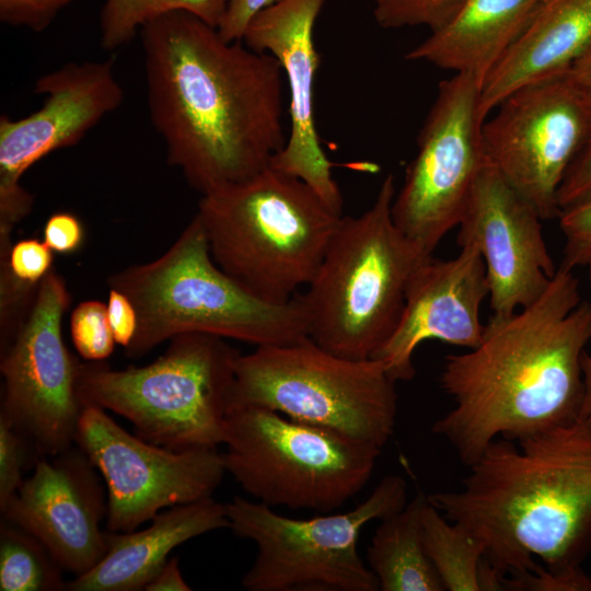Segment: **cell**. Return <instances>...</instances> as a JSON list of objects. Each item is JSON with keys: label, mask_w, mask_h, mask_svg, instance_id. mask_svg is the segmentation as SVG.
<instances>
[{"label": "cell", "mask_w": 591, "mask_h": 591, "mask_svg": "<svg viewBox=\"0 0 591 591\" xmlns=\"http://www.w3.org/2000/svg\"><path fill=\"white\" fill-rule=\"evenodd\" d=\"M427 501V496L419 491L376 528L367 559L380 590H445L424 544L421 513Z\"/></svg>", "instance_id": "603a6c76"}, {"label": "cell", "mask_w": 591, "mask_h": 591, "mask_svg": "<svg viewBox=\"0 0 591 591\" xmlns=\"http://www.w3.org/2000/svg\"><path fill=\"white\" fill-rule=\"evenodd\" d=\"M488 296L485 263L476 247L462 246L451 259L426 258L412 275L394 332L372 358L398 382L414 378V352L426 340L475 348L484 334L479 314Z\"/></svg>", "instance_id": "d6986e66"}, {"label": "cell", "mask_w": 591, "mask_h": 591, "mask_svg": "<svg viewBox=\"0 0 591 591\" xmlns=\"http://www.w3.org/2000/svg\"><path fill=\"white\" fill-rule=\"evenodd\" d=\"M106 308L115 341L126 349L138 329L136 308L128 297L114 288H109Z\"/></svg>", "instance_id": "e575fe53"}, {"label": "cell", "mask_w": 591, "mask_h": 591, "mask_svg": "<svg viewBox=\"0 0 591 591\" xmlns=\"http://www.w3.org/2000/svg\"><path fill=\"white\" fill-rule=\"evenodd\" d=\"M546 0H464L453 16L406 55L483 83Z\"/></svg>", "instance_id": "7402d4cb"}, {"label": "cell", "mask_w": 591, "mask_h": 591, "mask_svg": "<svg viewBox=\"0 0 591 591\" xmlns=\"http://www.w3.org/2000/svg\"><path fill=\"white\" fill-rule=\"evenodd\" d=\"M30 477L1 511L7 520L39 540L65 571L76 577L106 552L107 494L97 468L76 444L39 457Z\"/></svg>", "instance_id": "ac0fdd59"}, {"label": "cell", "mask_w": 591, "mask_h": 591, "mask_svg": "<svg viewBox=\"0 0 591 591\" xmlns=\"http://www.w3.org/2000/svg\"><path fill=\"white\" fill-rule=\"evenodd\" d=\"M406 505V482L387 475L354 509L310 519L277 513L256 500L225 503L229 529L256 546L242 578L248 591H376L379 581L364 565L358 541L362 529Z\"/></svg>", "instance_id": "30bf717a"}, {"label": "cell", "mask_w": 591, "mask_h": 591, "mask_svg": "<svg viewBox=\"0 0 591 591\" xmlns=\"http://www.w3.org/2000/svg\"><path fill=\"white\" fill-rule=\"evenodd\" d=\"M590 200L591 139L569 167L557 195V202L560 211Z\"/></svg>", "instance_id": "836d02e7"}, {"label": "cell", "mask_w": 591, "mask_h": 591, "mask_svg": "<svg viewBox=\"0 0 591 591\" xmlns=\"http://www.w3.org/2000/svg\"><path fill=\"white\" fill-rule=\"evenodd\" d=\"M34 92L45 96L28 116L0 117V204L27 201L32 194L21 178L56 150L76 146L123 103L114 59L67 62L40 76Z\"/></svg>", "instance_id": "2e32d148"}, {"label": "cell", "mask_w": 591, "mask_h": 591, "mask_svg": "<svg viewBox=\"0 0 591 591\" xmlns=\"http://www.w3.org/2000/svg\"><path fill=\"white\" fill-rule=\"evenodd\" d=\"M72 344L86 361H104L115 348V338L108 322L104 302L86 300L80 302L70 316Z\"/></svg>", "instance_id": "4316f807"}, {"label": "cell", "mask_w": 591, "mask_h": 591, "mask_svg": "<svg viewBox=\"0 0 591 591\" xmlns=\"http://www.w3.org/2000/svg\"><path fill=\"white\" fill-rule=\"evenodd\" d=\"M393 174L383 179L372 205L340 218L323 259L299 294L308 336L348 359L372 358L394 332L406 290L426 256L392 218Z\"/></svg>", "instance_id": "8992f818"}, {"label": "cell", "mask_w": 591, "mask_h": 591, "mask_svg": "<svg viewBox=\"0 0 591 591\" xmlns=\"http://www.w3.org/2000/svg\"><path fill=\"white\" fill-rule=\"evenodd\" d=\"M571 80L591 101V45L567 70Z\"/></svg>", "instance_id": "74e56055"}, {"label": "cell", "mask_w": 591, "mask_h": 591, "mask_svg": "<svg viewBox=\"0 0 591 591\" xmlns=\"http://www.w3.org/2000/svg\"><path fill=\"white\" fill-rule=\"evenodd\" d=\"M373 15L384 28L427 26L441 27L459 10L464 0H372Z\"/></svg>", "instance_id": "83f0119b"}, {"label": "cell", "mask_w": 591, "mask_h": 591, "mask_svg": "<svg viewBox=\"0 0 591 591\" xmlns=\"http://www.w3.org/2000/svg\"><path fill=\"white\" fill-rule=\"evenodd\" d=\"M85 231L81 220L68 211L49 216L43 228V241L57 254L78 252L84 243Z\"/></svg>", "instance_id": "d6a6232c"}, {"label": "cell", "mask_w": 591, "mask_h": 591, "mask_svg": "<svg viewBox=\"0 0 591 591\" xmlns=\"http://www.w3.org/2000/svg\"><path fill=\"white\" fill-rule=\"evenodd\" d=\"M421 524L427 555L444 589L482 591V543L464 528L449 521L429 500L421 513Z\"/></svg>", "instance_id": "cb8c5ba5"}, {"label": "cell", "mask_w": 591, "mask_h": 591, "mask_svg": "<svg viewBox=\"0 0 591 591\" xmlns=\"http://www.w3.org/2000/svg\"><path fill=\"white\" fill-rule=\"evenodd\" d=\"M74 0H0V21L32 32L46 30Z\"/></svg>", "instance_id": "4dcf8cb0"}, {"label": "cell", "mask_w": 591, "mask_h": 591, "mask_svg": "<svg viewBox=\"0 0 591 591\" xmlns=\"http://www.w3.org/2000/svg\"><path fill=\"white\" fill-rule=\"evenodd\" d=\"M279 0H228L218 31L228 42L242 40L250 21Z\"/></svg>", "instance_id": "d590c367"}, {"label": "cell", "mask_w": 591, "mask_h": 591, "mask_svg": "<svg viewBox=\"0 0 591 591\" xmlns=\"http://www.w3.org/2000/svg\"><path fill=\"white\" fill-rule=\"evenodd\" d=\"M590 45L591 0H546L484 79L482 116L517 89L567 71Z\"/></svg>", "instance_id": "44dd1931"}, {"label": "cell", "mask_w": 591, "mask_h": 591, "mask_svg": "<svg viewBox=\"0 0 591 591\" xmlns=\"http://www.w3.org/2000/svg\"><path fill=\"white\" fill-rule=\"evenodd\" d=\"M324 1L279 0L250 21L242 42L279 61L289 92L287 141L269 165L303 181L341 216L343 196L322 149L314 116V83L320 66L314 26Z\"/></svg>", "instance_id": "e0dca14e"}, {"label": "cell", "mask_w": 591, "mask_h": 591, "mask_svg": "<svg viewBox=\"0 0 591 591\" xmlns=\"http://www.w3.org/2000/svg\"><path fill=\"white\" fill-rule=\"evenodd\" d=\"M196 215L216 264L271 303L309 285L341 218L303 181L270 165L201 195Z\"/></svg>", "instance_id": "5b68a950"}, {"label": "cell", "mask_w": 591, "mask_h": 591, "mask_svg": "<svg viewBox=\"0 0 591 591\" xmlns=\"http://www.w3.org/2000/svg\"><path fill=\"white\" fill-rule=\"evenodd\" d=\"M588 269H589V281L591 283V265L588 267Z\"/></svg>", "instance_id": "ab89813d"}, {"label": "cell", "mask_w": 591, "mask_h": 591, "mask_svg": "<svg viewBox=\"0 0 591 591\" xmlns=\"http://www.w3.org/2000/svg\"><path fill=\"white\" fill-rule=\"evenodd\" d=\"M222 528H229L225 505L209 497L167 508L143 530H106L103 557L89 571L67 581L66 590H143L176 546Z\"/></svg>", "instance_id": "ffe728a7"}, {"label": "cell", "mask_w": 591, "mask_h": 591, "mask_svg": "<svg viewBox=\"0 0 591 591\" xmlns=\"http://www.w3.org/2000/svg\"><path fill=\"white\" fill-rule=\"evenodd\" d=\"M559 227L565 239L560 266L575 269L591 265V200L560 211Z\"/></svg>", "instance_id": "f546056e"}, {"label": "cell", "mask_w": 591, "mask_h": 591, "mask_svg": "<svg viewBox=\"0 0 591 591\" xmlns=\"http://www.w3.org/2000/svg\"><path fill=\"white\" fill-rule=\"evenodd\" d=\"M70 301L65 279L50 270L38 286L25 322L1 348L0 417L24 437L36 460L74 444L84 408L78 393L82 362L62 338Z\"/></svg>", "instance_id": "7c38bea8"}, {"label": "cell", "mask_w": 591, "mask_h": 591, "mask_svg": "<svg viewBox=\"0 0 591 591\" xmlns=\"http://www.w3.org/2000/svg\"><path fill=\"white\" fill-rule=\"evenodd\" d=\"M581 372L583 393L579 413V420H581L591 428V352L587 354L584 351L582 354Z\"/></svg>", "instance_id": "f35d334b"}, {"label": "cell", "mask_w": 591, "mask_h": 591, "mask_svg": "<svg viewBox=\"0 0 591 591\" xmlns=\"http://www.w3.org/2000/svg\"><path fill=\"white\" fill-rule=\"evenodd\" d=\"M494 111L482 129L488 161L542 220L558 217L559 187L591 139V101L565 71L517 89Z\"/></svg>", "instance_id": "4fadbf2b"}, {"label": "cell", "mask_w": 591, "mask_h": 591, "mask_svg": "<svg viewBox=\"0 0 591 591\" xmlns=\"http://www.w3.org/2000/svg\"><path fill=\"white\" fill-rule=\"evenodd\" d=\"M500 590L533 591H591V578L582 576H563L540 567L533 572L506 577L500 580Z\"/></svg>", "instance_id": "1f68e13d"}, {"label": "cell", "mask_w": 591, "mask_h": 591, "mask_svg": "<svg viewBox=\"0 0 591 591\" xmlns=\"http://www.w3.org/2000/svg\"><path fill=\"white\" fill-rule=\"evenodd\" d=\"M227 473L269 507L329 513L369 482L382 449L275 410L233 406L225 417Z\"/></svg>", "instance_id": "ba28073f"}, {"label": "cell", "mask_w": 591, "mask_h": 591, "mask_svg": "<svg viewBox=\"0 0 591 591\" xmlns=\"http://www.w3.org/2000/svg\"><path fill=\"white\" fill-rule=\"evenodd\" d=\"M228 0H105L100 11V44L113 51L129 44L141 28L157 18L189 12L218 27Z\"/></svg>", "instance_id": "484cf974"}, {"label": "cell", "mask_w": 591, "mask_h": 591, "mask_svg": "<svg viewBox=\"0 0 591 591\" xmlns=\"http://www.w3.org/2000/svg\"><path fill=\"white\" fill-rule=\"evenodd\" d=\"M146 591H189L184 580L177 557L169 558L146 584Z\"/></svg>", "instance_id": "8d00e7d4"}, {"label": "cell", "mask_w": 591, "mask_h": 591, "mask_svg": "<svg viewBox=\"0 0 591 591\" xmlns=\"http://www.w3.org/2000/svg\"><path fill=\"white\" fill-rule=\"evenodd\" d=\"M65 570L34 535L3 520L0 526V590H66Z\"/></svg>", "instance_id": "d4e9b609"}, {"label": "cell", "mask_w": 591, "mask_h": 591, "mask_svg": "<svg viewBox=\"0 0 591 591\" xmlns=\"http://www.w3.org/2000/svg\"><path fill=\"white\" fill-rule=\"evenodd\" d=\"M74 444L103 477L112 532L134 531L164 509L211 497L227 474L217 449L176 451L151 443L91 404L82 410Z\"/></svg>", "instance_id": "5bb4252c"}, {"label": "cell", "mask_w": 591, "mask_h": 591, "mask_svg": "<svg viewBox=\"0 0 591 591\" xmlns=\"http://www.w3.org/2000/svg\"><path fill=\"white\" fill-rule=\"evenodd\" d=\"M591 339V302L559 266L543 294L508 317L491 316L480 343L445 357L440 375L454 406L434 421L470 467L494 440L520 441L579 419L581 357Z\"/></svg>", "instance_id": "7a4b0ae2"}, {"label": "cell", "mask_w": 591, "mask_h": 591, "mask_svg": "<svg viewBox=\"0 0 591 591\" xmlns=\"http://www.w3.org/2000/svg\"><path fill=\"white\" fill-rule=\"evenodd\" d=\"M482 82L454 73L439 84L401 190L392 204L397 229L426 256L459 225L487 162L480 113Z\"/></svg>", "instance_id": "8fae6325"}, {"label": "cell", "mask_w": 591, "mask_h": 591, "mask_svg": "<svg viewBox=\"0 0 591 591\" xmlns=\"http://www.w3.org/2000/svg\"><path fill=\"white\" fill-rule=\"evenodd\" d=\"M139 35L150 120L167 163L201 195L268 167L288 136L279 61L186 11Z\"/></svg>", "instance_id": "6da1fadb"}, {"label": "cell", "mask_w": 591, "mask_h": 591, "mask_svg": "<svg viewBox=\"0 0 591 591\" xmlns=\"http://www.w3.org/2000/svg\"><path fill=\"white\" fill-rule=\"evenodd\" d=\"M542 218L487 160L462 219L456 243L474 246L486 268L494 317H508L537 300L557 268Z\"/></svg>", "instance_id": "9a60e30c"}, {"label": "cell", "mask_w": 591, "mask_h": 591, "mask_svg": "<svg viewBox=\"0 0 591 591\" xmlns=\"http://www.w3.org/2000/svg\"><path fill=\"white\" fill-rule=\"evenodd\" d=\"M36 462L24 437L0 417V511L14 497L23 483V471Z\"/></svg>", "instance_id": "f1b7e54d"}, {"label": "cell", "mask_w": 591, "mask_h": 591, "mask_svg": "<svg viewBox=\"0 0 591 591\" xmlns=\"http://www.w3.org/2000/svg\"><path fill=\"white\" fill-rule=\"evenodd\" d=\"M138 314V329L125 355L139 359L186 333L215 335L256 347L308 336L305 309L297 293L286 303L265 301L213 260L197 215L158 258L107 278Z\"/></svg>", "instance_id": "277c9868"}, {"label": "cell", "mask_w": 591, "mask_h": 591, "mask_svg": "<svg viewBox=\"0 0 591 591\" xmlns=\"http://www.w3.org/2000/svg\"><path fill=\"white\" fill-rule=\"evenodd\" d=\"M239 355L224 338L181 334L142 367L82 362L78 393L84 406L123 416L151 443L176 451L217 449L224 440Z\"/></svg>", "instance_id": "52a82bcc"}, {"label": "cell", "mask_w": 591, "mask_h": 591, "mask_svg": "<svg viewBox=\"0 0 591 591\" xmlns=\"http://www.w3.org/2000/svg\"><path fill=\"white\" fill-rule=\"evenodd\" d=\"M395 384L380 360L344 358L305 336L240 354L231 407L268 408L383 449L396 424Z\"/></svg>", "instance_id": "9c48e42d"}, {"label": "cell", "mask_w": 591, "mask_h": 591, "mask_svg": "<svg viewBox=\"0 0 591 591\" xmlns=\"http://www.w3.org/2000/svg\"><path fill=\"white\" fill-rule=\"evenodd\" d=\"M457 490L427 496L484 547L483 591L533 572L582 576L591 554V428L576 420L520 441L494 440Z\"/></svg>", "instance_id": "3957f363"}]
</instances>
